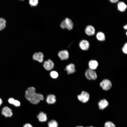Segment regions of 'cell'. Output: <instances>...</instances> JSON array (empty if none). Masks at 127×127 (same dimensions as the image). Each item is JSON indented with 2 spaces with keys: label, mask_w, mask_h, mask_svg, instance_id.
<instances>
[{
  "label": "cell",
  "mask_w": 127,
  "mask_h": 127,
  "mask_svg": "<svg viewBox=\"0 0 127 127\" xmlns=\"http://www.w3.org/2000/svg\"><path fill=\"white\" fill-rule=\"evenodd\" d=\"M45 99L44 95L39 93H36L30 99L29 101L30 103L34 105L39 103L41 101Z\"/></svg>",
  "instance_id": "6da1fadb"
},
{
  "label": "cell",
  "mask_w": 127,
  "mask_h": 127,
  "mask_svg": "<svg viewBox=\"0 0 127 127\" xmlns=\"http://www.w3.org/2000/svg\"><path fill=\"white\" fill-rule=\"evenodd\" d=\"M77 98L79 100L80 102L83 103H85L89 100L90 95L88 92L83 91L81 94L77 95Z\"/></svg>",
  "instance_id": "7a4b0ae2"
},
{
  "label": "cell",
  "mask_w": 127,
  "mask_h": 127,
  "mask_svg": "<svg viewBox=\"0 0 127 127\" xmlns=\"http://www.w3.org/2000/svg\"><path fill=\"white\" fill-rule=\"evenodd\" d=\"M86 77L89 80H95L97 77L96 72L94 70L89 69L86 70L85 73Z\"/></svg>",
  "instance_id": "3957f363"
},
{
  "label": "cell",
  "mask_w": 127,
  "mask_h": 127,
  "mask_svg": "<svg viewBox=\"0 0 127 127\" xmlns=\"http://www.w3.org/2000/svg\"><path fill=\"white\" fill-rule=\"evenodd\" d=\"M36 93L35 88L33 87H30L25 91V97L26 99L29 101L32 97Z\"/></svg>",
  "instance_id": "277c9868"
},
{
  "label": "cell",
  "mask_w": 127,
  "mask_h": 127,
  "mask_svg": "<svg viewBox=\"0 0 127 127\" xmlns=\"http://www.w3.org/2000/svg\"><path fill=\"white\" fill-rule=\"evenodd\" d=\"M100 87L105 90H107L110 89L112 87V84L111 81L107 79H103L100 84Z\"/></svg>",
  "instance_id": "5b68a950"
},
{
  "label": "cell",
  "mask_w": 127,
  "mask_h": 127,
  "mask_svg": "<svg viewBox=\"0 0 127 127\" xmlns=\"http://www.w3.org/2000/svg\"><path fill=\"white\" fill-rule=\"evenodd\" d=\"M45 100L46 102L48 104H54L56 102V96L54 94H48L46 96Z\"/></svg>",
  "instance_id": "8992f818"
},
{
  "label": "cell",
  "mask_w": 127,
  "mask_h": 127,
  "mask_svg": "<svg viewBox=\"0 0 127 127\" xmlns=\"http://www.w3.org/2000/svg\"><path fill=\"white\" fill-rule=\"evenodd\" d=\"M43 66L46 70L50 71L54 68V64L52 60L49 59L44 61Z\"/></svg>",
  "instance_id": "52a82bcc"
},
{
  "label": "cell",
  "mask_w": 127,
  "mask_h": 127,
  "mask_svg": "<svg viewBox=\"0 0 127 127\" xmlns=\"http://www.w3.org/2000/svg\"><path fill=\"white\" fill-rule=\"evenodd\" d=\"M69 53L66 50H64L59 51L58 53V56L62 60H67L69 57Z\"/></svg>",
  "instance_id": "ba28073f"
},
{
  "label": "cell",
  "mask_w": 127,
  "mask_h": 127,
  "mask_svg": "<svg viewBox=\"0 0 127 127\" xmlns=\"http://www.w3.org/2000/svg\"><path fill=\"white\" fill-rule=\"evenodd\" d=\"M44 55L41 52H36L33 55V59L34 60L38 61L40 63H42L44 60Z\"/></svg>",
  "instance_id": "9c48e42d"
},
{
  "label": "cell",
  "mask_w": 127,
  "mask_h": 127,
  "mask_svg": "<svg viewBox=\"0 0 127 127\" xmlns=\"http://www.w3.org/2000/svg\"><path fill=\"white\" fill-rule=\"evenodd\" d=\"M2 114L6 117H11L12 115L11 109L7 106L3 108L2 111Z\"/></svg>",
  "instance_id": "30bf717a"
},
{
  "label": "cell",
  "mask_w": 127,
  "mask_h": 127,
  "mask_svg": "<svg viewBox=\"0 0 127 127\" xmlns=\"http://www.w3.org/2000/svg\"><path fill=\"white\" fill-rule=\"evenodd\" d=\"M37 117L39 121L41 122H46L48 120L46 114L43 111L40 112L37 115Z\"/></svg>",
  "instance_id": "8fae6325"
},
{
  "label": "cell",
  "mask_w": 127,
  "mask_h": 127,
  "mask_svg": "<svg viewBox=\"0 0 127 127\" xmlns=\"http://www.w3.org/2000/svg\"><path fill=\"white\" fill-rule=\"evenodd\" d=\"M80 48L84 50H87L89 47V43L87 40H83L81 41L79 43Z\"/></svg>",
  "instance_id": "7c38bea8"
},
{
  "label": "cell",
  "mask_w": 127,
  "mask_h": 127,
  "mask_svg": "<svg viewBox=\"0 0 127 127\" xmlns=\"http://www.w3.org/2000/svg\"><path fill=\"white\" fill-rule=\"evenodd\" d=\"M75 65L71 63L67 65L65 69L67 71L68 74H70L74 73L75 71Z\"/></svg>",
  "instance_id": "4fadbf2b"
},
{
  "label": "cell",
  "mask_w": 127,
  "mask_h": 127,
  "mask_svg": "<svg viewBox=\"0 0 127 127\" xmlns=\"http://www.w3.org/2000/svg\"><path fill=\"white\" fill-rule=\"evenodd\" d=\"M85 32L87 35L90 36L94 35L95 32V29L93 27L89 25L86 28Z\"/></svg>",
  "instance_id": "5bb4252c"
},
{
  "label": "cell",
  "mask_w": 127,
  "mask_h": 127,
  "mask_svg": "<svg viewBox=\"0 0 127 127\" xmlns=\"http://www.w3.org/2000/svg\"><path fill=\"white\" fill-rule=\"evenodd\" d=\"M108 102L104 99L101 100L98 103L99 108L101 110H103L106 108L108 106Z\"/></svg>",
  "instance_id": "9a60e30c"
},
{
  "label": "cell",
  "mask_w": 127,
  "mask_h": 127,
  "mask_svg": "<svg viewBox=\"0 0 127 127\" xmlns=\"http://www.w3.org/2000/svg\"><path fill=\"white\" fill-rule=\"evenodd\" d=\"M98 66V62L96 60H91L89 62L88 66L90 69L93 70L96 69Z\"/></svg>",
  "instance_id": "2e32d148"
},
{
  "label": "cell",
  "mask_w": 127,
  "mask_h": 127,
  "mask_svg": "<svg viewBox=\"0 0 127 127\" xmlns=\"http://www.w3.org/2000/svg\"><path fill=\"white\" fill-rule=\"evenodd\" d=\"M66 24V28L68 30H72L73 28L74 24L71 20L68 18L64 20Z\"/></svg>",
  "instance_id": "e0dca14e"
},
{
  "label": "cell",
  "mask_w": 127,
  "mask_h": 127,
  "mask_svg": "<svg viewBox=\"0 0 127 127\" xmlns=\"http://www.w3.org/2000/svg\"><path fill=\"white\" fill-rule=\"evenodd\" d=\"M118 9L120 11H125L127 8V5L123 2H120L117 5Z\"/></svg>",
  "instance_id": "ac0fdd59"
},
{
  "label": "cell",
  "mask_w": 127,
  "mask_h": 127,
  "mask_svg": "<svg viewBox=\"0 0 127 127\" xmlns=\"http://www.w3.org/2000/svg\"><path fill=\"white\" fill-rule=\"evenodd\" d=\"M48 127H58V124L56 121L52 119L48 122Z\"/></svg>",
  "instance_id": "d6986e66"
},
{
  "label": "cell",
  "mask_w": 127,
  "mask_h": 127,
  "mask_svg": "<svg viewBox=\"0 0 127 127\" xmlns=\"http://www.w3.org/2000/svg\"><path fill=\"white\" fill-rule=\"evenodd\" d=\"M8 102L10 103L13 104L16 107H19L20 105V103L19 101L15 100L12 98L9 99Z\"/></svg>",
  "instance_id": "ffe728a7"
},
{
  "label": "cell",
  "mask_w": 127,
  "mask_h": 127,
  "mask_svg": "<svg viewBox=\"0 0 127 127\" xmlns=\"http://www.w3.org/2000/svg\"><path fill=\"white\" fill-rule=\"evenodd\" d=\"M96 37L97 39L100 41H103L105 39L104 34L101 32H99L97 33L96 35Z\"/></svg>",
  "instance_id": "44dd1931"
},
{
  "label": "cell",
  "mask_w": 127,
  "mask_h": 127,
  "mask_svg": "<svg viewBox=\"0 0 127 127\" xmlns=\"http://www.w3.org/2000/svg\"><path fill=\"white\" fill-rule=\"evenodd\" d=\"M6 21L2 18H0V31L4 29L6 27Z\"/></svg>",
  "instance_id": "7402d4cb"
},
{
  "label": "cell",
  "mask_w": 127,
  "mask_h": 127,
  "mask_svg": "<svg viewBox=\"0 0 127 127\" xmlns=\"http://www.w3.org/2000/svg\"><path fill=\"white\" fill-rule=\"evenodd\" d=\"M50 75L52 78L54 79L57 78L58 76V72L54 71H51L50 72Z\"/></svg>",
  "instance_id": "603a6c76"
},
{
  "label": "cell",
  "mask_w": 127,
  "mask_h": 127,
  "mask_svg": "<svg viewBox=\"0 0 127 127\" xmlns=\"http://www.w3.org/2000/svg\"><path fill=\"white\" fill-rule=\"evenodd\" d=\"M38 0H30L29 1V3L31 6H35L38 5Z\"/></svg>",
  "instance_id": "cb8c5ba5"
},
{
  "label": "cell",
  "mask_w": 127,
  "mask_h": 127,
  "mask_svg": "<svg viewBox=\"0 0 127 127\" xmlns=\"http://www.w3.org/2000/svg\"><path fill=\"white\" fill-rule=\"evenodd\" d=\"M105 127H116L115 124L112 122L108 121L106 122L104 124Z\"/></svg>",
  "instance_id": "d4e9b609"
},
{
  "label": "cell",
  "mask_w": 127,
  "mask_h": 127,
  "mask_svg": "<svg viewBox=\"0 0 127 127\" xmlns=\"http://www.w3.org/2000/svg\"><path fill=\"white\" fill-rule=\"evenodd\" d=\"M60 26L61 28L63 29L66 28V24L64 20L62 21L60 24Z\"/></svg>",
  "instance_id": "484cf974"
},
{
  "label": "cell",
  "mask_w": 127,
  "mask_h": 127,
  "mask_svg": "<svg viewBox=\"0 0 127 127\" xmlns=\"http://www.w3.org/2000/svg\"><path fill=\"white\" fill-rule=\"evenodd\" d=\"M127 43H126L124 45L122 48L123 52L125 54H127Z\"/></svg>",
  "instance_id": "4316f807"
},
{
  "label": "cell",
  "mask_w": 127,
  "mask_h": 127,
  "mask_svg": "<svg viewBox=\"0 0 127 127\" xmlns=\"http://www.w3.org/2000/svg\"><path fill=\"white\" fill-rule=\"evenodd\" d=\"M23 127H33L31 124L27 123L24 125Z\"/></svg>",
  "instance_id": "83f0119b"
},
{
  "label": "cell",
  "mask_w": 127,
  "mask_h": 127,
  "mask_svg": "<svg viewBox=\"0 0 127 127\" xmlns=\"http://www.w3.org/2000/svg\"><path fill=\"white\" fill-rule=\"evenodd\" d=\"M110 1L112 3H115L117 2L118 1V0H110Z\"/></svg>",
  "instance_id": "f1b7e54d"
},
{
  "label": "cell",
  "mask_w": 127,
  "mask_h": 127,
  "mask_svg": "<svg viewBox=\"0 0 127 127\" xmlns=\"http://www.w3.org/2000/svg\"><path fill=\"white\" fill-rule=\"evenodd\" d=\"M123 28L125 29H127V25H125L123 26Z\"/></svg>",
  "instance_id": "f546056e"
},
{
  "label": "cell",
  "mask_w": 127,
  "mask_h": 127,
  "mask_svg": "<svg viewBox=\"0 0 127 127\" xmlns=\"http://www.w3.org/2000/svg\"><path fill=\"white\" fill-rule=\"evenodd\" d=\"M2 103V101L1 98H0V106L1 105Z\"/></svg>",
  "instance_id": "4dcf8cb0"
},
{
  "label": "cell",
  "mask_w": 127,
  "mask_h": 127,
  "mask_svg": "<svg viewBox=\"0 0 127 127\" xmlns=\"http://www.w3.org/2000/svg\"><path fill=\"white\" fill-rule=\"evenodd\" d=\"M75 127H84L82 126H76Z\"/></svg>",
  "instance_id": "1f68e13d"
},
{
  "label": "cell",
  "mask_w": 127,
  "mask_h": 127,
  "mask_svg": "<svg viewBox=\"0 0 127 127\" xmlns=\"http://www.w3.org/2000/svg\"><path fill=\"white\" fill-rule=\"evenodd\" d=\"M94 127L92 126H90V127Z\"/></svg>",
  "instance_id": "d6a6232c"
}]
</instances>
